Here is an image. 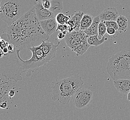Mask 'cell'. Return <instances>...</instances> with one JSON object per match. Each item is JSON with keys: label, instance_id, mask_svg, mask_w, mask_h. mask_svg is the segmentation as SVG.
<instances>
[{"label": "cell", "instance_id": "1", "mask_svg": "<svg viewBox=\"0 0 130 120\" xmlns=\"http://www.w3.org/2000/svg\"><path fill=\"white\" fill-rule=\"evenodd\" d=\"M6 33L8 42L17 50L29 48L37 41L45 40L49 37L40 25L35 7L7 28Z\"/></svg>", "mask_w": 130, "mask_h": 120}, {"label": "cell", "instance_id": "21", "mask_svg": "<svg viewBox=\"0 0 130 120\" xmlns=\"http://www.w3.org/2000/svg\"><path fill=\"white\" fill-rule=\"evenodd\" d=\"M118 31L115 30L114 28L112 27H108L107 30V33L108 35L110 37H112L113 38H115L117 36L118 34Z\"/></svg>", "mask_w": 130, "mask_h": 120}, {"label": "cell", "instance_id": "22", "mask_svg": "<svg viewBox=\"0 0 130 120\" xmlns=\"http://www.w3.org/2000/svg\"><path fill=\"white\" fill-rule=\"evenodd\" d=\"M60 31L61 32L65 34V35L67 34V33L68 32V26L67 24H58L57 28L56 31Z\"/></svg>", "mask_w": 130, "mask_h": 120}, {"label": "cell", "instance_id": "26", "mask_svg": "<svg viewBox=\"0 0 130 120\" xmlns=\"http://www.w3.org/2000/svg\"><path fill=\"white\" fill-rule=\"evenodd\" d=\"M9 42H7L5 40L3 39L2 38H1V50L3 49L4 48L7 47L8 45L9 44Z\"/></svg>", "mask_w": 130, "mask_h": 120}, {"label": "cell", "instance_id": "14", "mask_svg": "<svg viewBox=\"0 0 130 120\" xmlns=\"http://www.w3.org/2000/svg\"><path fill=\"white\" fill-rule=\"evenodd\" d=\"M118 25V32L120 33H125L128 29V20L124 15H120L116 20Z\"/></svg>", "mask_w": 130, "mask_h": 120}, {"label": "cell", "instance_id": "16", "mask_svg": "<svg viewBox=\"0 0 130 120\" xmlns=\"http://www.w3.org/2000/svg\"><path fill=\"white\" fill-rule=\"evenodd\" d=\"M63 0H51L50 10L57 15L63 9Z\"/></svg>", "mask_w": 130, "mask_h": 120}, {"label": "cell", "instance_id": "6", "mask_svg": "<svg viewBox=\"0 0 130 120\" xmlns=\"http://www.w3.org/2000/svg\"><path fill=\"white\" fill-rule=\"evenodd\" d=\"M88 36L83 31L74 30L71 33L68 32L65 39L68 46L79 56L86 52L90 47L88 43Z\"/></svg>", "mask_w": 130, "mask_h": 120}, {"label": "cell", "instance_id": "10", "mask_svg": "<svg viewBox=\"0 0 130 120\" xmlns=\"http://www.w3.org/2000/svg\"><path fill=\"white\" fill-rule=\"evenodd\" d=\"M40 23L43 30L48 37L55 32H56L58 24L55 18L45 20H40Z\"/></svg>", "mask_w": 130, "mask_h": 120}, {"label": "cell", "instance_id": "17", "mask_svg": "<svg viewBox=\"0 0 130 120\" xmlns=\"http://www.w3.org/2000/svg\"><path fill=\"white\" fill-rule=\"evenodd\" d=\"M107 38H106L105 36H103V38L100 39L98 38V35H93L88 36L87 38L88 43L91 46H98L99 45L103 44L106 40H107Z\"/></svg>", "mask_w": 130, "mask_h": 120}, {"label": "cell", "instance_id": "13", "mask_svg": "<svg viewBox=\"0 0 130 120\" xmlns=\"http://www.w3.org/2000/svg\"><path fill=\"white\" fill-rule=\"evenodd\" d=\"M101 21V20H100L99 15L94 17L92 23L90 26L83 32L88 36L98 35V25Z\"/></svg>", "mask_w": 130, "mask_h": 120}, {"label": "cell", "instance_id": "31", "mask_svg": "<svg viewBox=\"0 0 130 120\" xmlns=\"http://www.w3.org/2000/svg\"><path fill=\"white\" fill-rule=\"evenodd\" d=\"M127 99L128 101H130V92L127 94Z\"/></svg>", "mask_w": 130, "mask_h": 120}, {"label": "cell", "instance_id": "11", "mask_svg": "<svg viewBox=\"0 0 130 120\" xmlns=\"http://www.w3.org/2000/svg\"><path fill=\"white\" fill-rule=\"evenodd\" d=\"M101 21H116L119 16L118 11L113 7H108L101 12L99 15Z\"/></svg>", "mask_w": 130, "mask_h": 120}, {"label": "cell", "instance_id": "7", "mask_svg": "<svg viewBox=\"0 0 130 120\" xmlns=\"http://www.w3.org/2000/svg\"><path fill=\"white\" fill-rule=\"evenodd\" d=\"M93 92L87 88H80L73 97V103L75 107L83 109L87 107L92 102Z\"/></svg>", "mask_w": 130, "mask_h": 120}, {"label": "cell", "instance_id": "29", "mask_svg": "<svg viewBox=\"0 0 130 120\" xmlns=\"http://www.w3.org/2000/svg\"><path fill=\"white\" fill-rule=\"evenodd\" d=\"M66 35H65V34H64L62 32L59 33L57 36L58 39H59V40H62L63 38H64L66 37Z\"/></svg>", "mask_w": 130, "mask_h": 120}, {"label": "cell", "instance_id": "8", "mask_svg": "<svg viewBox=\"0 0 130 120\" xmlns=\"http://www.w3.org/2000/svg\"><path fill=\"white\" fill-rule=\"evenodd\" d=\"M17 81L13 78H8L5 75L1 73V101L6 100L8 98V93L11 89H13L16 86Z\"/></svg>", "mask_w": 130, "mask_h": 120}, {"label": "cell", "instance_id": "4", "mask_svg": "<svg viewBox=\"0 0 130 120\" xmlns=\"http://www.w3.org/2000/svg\"><path fill=\"white\" fill-rule=\"evenodd\" d=\"M106 68L113 80H130V51L124 50L113 55L109 59Z\"/></svg>", "mask_w": 130, "mask_h": 120}, {"label": "cell", "instance_id": "27", "mask_svg": "<svg viewBox=\"0 0 130 120\" xmlns=\"http://www.w3.org/2000/svg\"><path fill=\"white\" fill-rule=\"evenodd\" d=\"M1 108L3 109H5L8 108V102L6 100H3L1 101L0 104Z\"/></svg>", "mask_w": 130, "mask_h": 120}, {"label": "cell", "instance_id": "5", "mask_svg": "<svg viewBox=\"0 0 130 120\" xmlns=\"http://www.w3.org/2000/svg\"><path fill=\"white\" fill-rule=\"evenodd\" d=\"M28 49L32 54L31 57L29 60L25 61L21 58L20 55L21 50H16V53L20 65V74L21 75L22 73H26V76L30 77L35 71L39 70L41 66L46 65L52 59L45 54L40 45L37 47L33 46Z\"/></svg>", "mask_w": 130, "mask_h": 120}, {"label": "cell", "instance_id": "24", "mask_svg": "<svg viewBox=\"0 0 130 120\" xmlns=\"http://www.w3.org/2000/svg\"><path fill=\"white\" fill-rule=\"evenodd\" d=\"M8 49L9 51V54H13L15 52V50H17L15 45L13 43H9L8 46Z\"/></svg>", "mask_w": 130, "mask_h": 120}, {"label": "cell", "instance_id": "23", "mask_svg": "<svg viewBox=\"0 0 130 120\" xmlns=\"http://www.w3.org/2000/svg\"><path fill=\"white\" fill-rule=\"evenodd\" d=\"M107 27H112L118 31V25L116 21H103Z\"/></svg>", "mask_w": 130, "mask_h": 120}, {"label": "cell", "instance_id": "25", "mask_svg": "<svg viewBox=\"0 0 130 120\" xmlns=\"http://www.w3.org/2000/svg\"><path fill=\"white\" fill-rule=\"evenodd\" d=\"M43 4V7L44 8L48 9H50V7H51V1H48V0H47L45 1L44 2H43L42 3Z\"/></svg>", "mask_w": 130, "mask_h": 120}, {"label": "cell", "instance_id": "9", "mask_svg": "<svg viewBox=\"0 0 130 120\" xmlns=\"http://www.w3.org/2000/svg\"><path fill=\"white\" fill-rule=\"evenodd\" d=\"M35 8L36 15L40 21L50 19L56 17V15L55 13L50 9L44 8L41 3H37L35 6Z\"/></svg>", "mask_w": 130, "mask_h": 120}, {"label": "cell", "instance_id": "30", "mask_svg": "<svg viewBox=\"0 0 130 120\" xmlns=\"http://www.w3.org/2000/svg\"><path fill=\"white\" fill-rule=\"evenodd\" d=\"M45 1H47V0H36V3H42L43 2H44ZM48 1H51V0H48Z\"/></svg>", "mask_w": 130, "mask_h": 120}, {"label": "cell", "instance_id": "28", "mask_svg": "<svg viewBox=\"0 0 130 120\" xmlns=\"http://www.w3.org/2000/svg\"><path fill=\"white\" fill-rule=\"evenodd\" d=\"M15 94V91L13 89H11L9 91V92L8 93V98H9L10 99H11L12 98H13V97L14 96Z\"/></svg>", "mask_w": 130, "mask_h": 120}, {"label": "cell", "instance_id": "15", "mask_svg": "<svg viewBox=\"0 0 130 120\" xmlns=\"http://www.w3.org/2000/svg\"><path fill=\"white\" fill-rule=\"evenodd\" d=\"M94 18L90 14H84L80 24V30L84 31L87 29L92 24Z\"/></svg>", "mask_w": 130, "mask_h": 120}, {"label": "cell", "instance_id": "12", "mask_svg": "<svg viewBox=\"0 0 130 120\" xmlns=\"http://www.w3.org/2000/svg\"><path fill=\"white\" fill-rule=\"evenodd\" d=\"M113 84L118 92L124 95L130 92V80L121 79L113 80Z\"/></svg>", "mask_w": 130, "mask_h": 120}, {"label": "cell", "instance_id": "19", "mask_svg": "<svg viewBox=\"0 0 130 120\" xmlns=\"http://www.w3.org/2000/svg\"><path fill=\"white\" fill-rule=\"evenodd\" d=\"M56 20L58 24H67L70 20V16H68L64 14L63 13H60L56 15Z\"/></svg>", "mask_w": 130, "mask_h": 120}, {"label": "cell", "instance_id": "18", "mask_svg": "<svg viewBox=\"0 0 130 120\" xmlns=\"http://www.w3.org/2000/svg\"><path fill=\"white\" fill-rule=\"evenodd\" d=\"M84 15V13L83 12L78 11L75 13V14L72 18V20L73 21L75 24L74 30L77 31H80V24L82 20L83 16Z\"/></svg>", "mask_w": 130, "mask_h": 120}, {"label": "cell", "instance_id": "20", "mask_svg": "<svg viewBox=\"0 0 130 120\" xmlns=\"http://www.w3.org/2000/svg\"><path fill=\"white\" fill-rule=\"evenodd\" d=\"M107 27L103 21H101L99 25H98V36L100 39L104 36L105 34L107 33Z\"/></svg>", "mask_w": 130, "mask_h": 120}, {"label": "cell", "instance_id": "3", "mask_svg": "<svg viewBox=\"0 0 130 120\" xmlns=\"http://www.w3.org/2000/svg\"><path fill=\"white\" fill-rule=\"evenodd\" d=\"M36 4V0H0L1 19L9 26Z\"/></svg>", "mask_w": 130, "mask_h": 120}, {"label": "cell", "instance_id": "2", "mask_svg": "<svg viewBox=\"0 0 130 120\" xmlns=\"http://www.w3.org/2000/svg\"><path fill=\"white\" fill-rule=\"evenodd\" d=\"M84 82L80 76H75L56 80L52 83V99L64 105L68 104Z\"/></svg>", "mask_w": 130, "mask_h": 120}]
</instances>
